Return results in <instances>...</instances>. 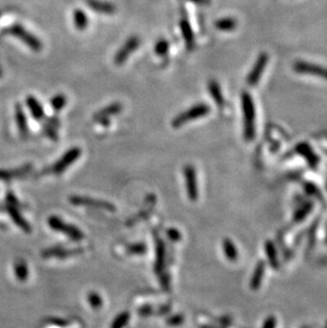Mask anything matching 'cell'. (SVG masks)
Wrapping results in <instances>:
<instances>
[{"label": "cell", "mask_w": 327, "mask_h": 328, "mask_svg": "<svg viewBox=\"0 0 327 328\" xmlns=\"http://www.w3.org/2000/svg\"><path fill=\"white\" fill-rule=\"evenodd\" d=\"M243 113V135L245 140H252L255 136V106L250 94L243 92L241 95Z\"/></svg>", "instance_id": "obj_1"}, {"label": "cell", "mask_w": 327, "mask_h": 328, "mask_svg": "<svg viewBox=\"0 0 327 328\" xmlns=\"http://www.w3.org/2000/svg\"><path fill=\"white\" fill-rule=\"evenodd\" d=\"M210 111V107L207 104L204 103H199L197 105H193L189 110L183 112L182 114L177 115V116L172 120V126L173 127H179L186 122L199 119L205 115H207Z\"/></svg>", "instance_id": "obj_2"}, {"label": "cell", "mask_w": 327, "mask_h": 328, "mask_svg": "<svg viewBox=\"0 0 327 328\" xmlns=\"http://www.w3.org/2000/svg\"><path fill=\"white\" fill-rule=\"evenodd\" d=\"M48 224L55 231L58 232H62L64 234H66L69 238H71L72 240L79 241L84 238L83 233H82L80 229L74 225L65 223L64 221H62L60 218L58 217H50L48 219Z\"/></svg>", "instance_id": "obj_3"}, {"label": "cell", "mask_w": 327, "mask_h": 328, "mask_svg": "<svg viewBox=\"0 0 327 328\" xmlns=\"http://www.w3.org/2000/svg\"><path fill=\"white\" fill-rule=\"evenodd\" d=\"M293 69L299 74L310 75V76H315V77L327 80V68L322 67L320 66V65L299 61L294 63Z\"/></svg>", "instance_id": "obj_4"}, {"label": "cell", "mask_w": 327, "mask_h": 328, "mask_svg": "<svg viewBox=\"0 0 327 328\" xmlns=\"http://www.w3.org/2000/svg\"><path fill=\"white\" fill-rule=\"evenodd\" d=\"M81 156V149L80 148H72L65 153L56 163L52 166L51 171L56 174L63 173L70 165Z\"/></svg>", "instance_id": "obj_5"}, {"label": "cell", "mask_w": 327, "mask_h": 328, "mask_svg": "<svg viewBox=\"0 0 327 328\" xmlns=\"http://www.w3.org/2000/svg\"><path fill=\"white\" fill-rule=\"evenodd\" d=\"M10 33L21 39L25 44H27L33 51H40L42 49V43L32 34H30L28 31H26L22 26L15 25L10 28Z\"/></svg>", "instance_id": "obj_6"}, {"label": "cell", "mask_w": 327, "mask_h": 328, "mask_svg": "<svg viewBox=\"0 0 327 328\" xmlns=\"http://www.w3.org/2000/svg\"><path fill=\"white\" fill-rule=\"evenodd\" d=\"M268 61H269V57L267 53H260L258 56L252 70L250 71L247 78V82L250 86H255L258 84V82L261 76H263V72L267 66Z\"/></svg>", "instance_id": "obj_7"}, {"label": "cell", "mask_w": 327, "mask_h": 328, "mask_svg": "<svg viewBox=\"0 0 327 328\" xmlns=\"http://www.w3.org/2000/svg\"><path fill=\"white\" fill-rule=\"evenodd\" d=\"M139 45H140V41L138 38L132 37V38L128 39L126 42L124 43V45L119 49L117 53L115 54L114 62H115V64H117V65H122L129 59V57L139 47Z\"/></svg>", "instance_id": "obj_8"}, {"label": "cell", "mask_w": 327, "mask_h": 328, "mask_svg": "<svg viewBox=\"0 0 327 328\" xmlns=\"http://www.w3.org/2000/svg\"><path fill=\"white\" fill-rule=\"evenodd\" d=\"M184 176H185V183H186V190H187L188 198L191 201H195L199 196V190H198L197 174H195L194 168L190 165H187L184 169Z\"/></svg>", "instance_id": "obj_9"}, {"label": "cell", "mask_w": 327, "mask_h": 328, "mask_svg": "<svg viewBox=\"0 0 327 328\" xmlns=\"http://www.w3.org/2000/svg\"><path fill=\"white\" fill-rule=\"evenodd\" d=\"M70 203L74 205H80V206H90V207L102 208V209H106L108 211L115 210V206H114L113 204H111L106 201L88 198V196H82V195L70 196Z\"/></svg>", "instance_id": "obj_10"}, {"label": "cell", "mask_w": 327, "mask_h": 328, "mask_svg": "<svg viewBox=\"0 0 327 328\" xmlns=\"http://www.w3.org/2000/svg\"><path fill=\"white\" fill-rule=\"evenodd\" d=\"M122 110V105L118 102H115V103H112L107 106H105L104 108L100 110L99 112H98L96 115H95V120L96 121H100V122H104V123H108L107 122V118L111 117V116H114V115H116L118 113H120Z\"/></svg>", "instance_id": "obj_11"}, {"label": "cell", "mask_w": 327, "mask_h": 328, "mask_svg": "<svg viewBox=\"0 0 327 328\" xmlns=\"http://www.w3.org/2000/svg\"><path fill=\"white\" fill-rule=\"evenodd\" d=\"M86 4L93 11H96L98 13L113 14L116 12L115 5L108 2H103V0H86Z\"/></svg>", "instance_id": "obj_12"}, {"label": "cell", "mask_w": 327, "mask_h": 328, "mask_svg": "<svg viewBox=\"0 0 327 328\" xmlns=\"http://www.w3.org/2000/svg\"><path fill=\"white\" fill-rule=\"evenodd\" d=\"M179 28H181L182 35L184 38L188 50H192V49L194 48V35H193L192 28L189 24V21L185 17L182 19L181 22H179Z\"/></svg>", "instance_id": "obj_13"}, {"label": "cell", "mask_w": 327, "mask_h": 328, "mask_svg": "<svg viewBox=\"0 0 327 328\" xmlns=\"http://www.w3.org/2000/svg\"><path fill=\"white\" fill-rule=\"evenodd\" d=\"M83 252L82 249H72V250H66L63 248H52L45 251L43 253V256L48 258V257H59V258H66L70 257L74 255H78Z\"/></svg>", "instance_id": "obj_14"}, {"label": "cell", "mask_w": 327, "mask_h": 328, "mask_svg": "<svg viewBox=\"0 0 327 328\" xmlns=\"http://www.w3.org/2000/svg\"><path fill=\"white\" fill-rule=\"evenodd\" d=\"M27 105L32 114V116H33L34 119L37 120H42L44 117H45V112H44V108L43 106L41 105V103L38 101L37 98L34 97H28L27 98Z\"/></svg>", "instance_id": "obj_15"}, {"label": "cell", "mask_w": 327, "mask_h": 328, "mask_svg": "<svg viewBox=\"0 0 327 328\" xmlns=\"http://www.w3.org/2000/svg\"><path fill=\"white\" fill-rule=\"evenodd\" d=\"M7 210H8V212H9V215L12 217V219H13V221L17 224L23 231H25V232H27V233H30L31 232V226H30V224L23 218V216L20 214V211L16 209L14 206H12V205H10V206H8L7 207Z\"/></svg>", "instance_id": "obj_16"}, {"label": "cell", "mask_w": 327, "mask_h": 328, "mask_svg": "<svg viewBox=\"0 0 327 328\" xmlns=\"http://www.w3.org/2000/svg\"><path fill=\"white\" fill-rule=\"evenodd\" d=\"M265 270H266L265 262L263 260H260L255 268V271L253 273L252 280H251V288L253 290H257L260 287L261 281H263V277L265 274Z\"/></svg>", "instance_id": "obj_17"}, {"label": "cell", "mask_w": 327, "mask_h": 328, "mask_svg": "<svg viewBox=\"0 0 327 328\" xmlns=\"http://www.w3.org/2000/svg\"><path fill=\"white\" fill-rule=\"evenodd\" d=\"M165 264V245L160 239L156 241V262H155V271L160 274Z\"/></svg>", "instance_id": "obj_18"}, {"label": "cell", "mask_w": 327, "mask_h": 328, "mask_svg": "<svg viewBox=\"0 0 327 328\" xmlns=\"http://www.w3.org/2000/svg\"><path fill=\"white\" fill-rule=\"evenodd\" d=\"M208 90L212 99L215 100L217 105L223 106L224 105V98L221 92V88L216 81H210L208 84Z\"/></svg>", "instance_id": "obj_19"}, {"label": "cell", "mask_w": 327, "mask_h": 328, "mask_svg": "<svg viewBox=\"0 0 327 328\" xmlns=\"http://www.w3.org/2000/svg\"><path fill=\"white\" fill-rule=\"evenodd\" d=\"M298 152L300 153V154H302V155H304L307 159L306 160H308V162H309V165L310 166H316L317 163H318V156L313 152V150H312V148H310L308 144H306V143H301V144H299L298 145Z\"/></svg>", "instance_id": "obj_20"}, {"label": "cell", "mask_w": 327, "mask_h": 328, "mask_svg": "<svg viewBox=\"0 0 327 328\" xmlns=\"http://www.w3.org/2000/svg\"><path fill=\"white\" fill-rule=\"evenodd\" d=\"M74 24L78 30H84L88 26V17L84 11L80 9L75 10L74 12Z\"/></svg>", "instance_id": "obj_21"}, {"label": "cell", "mask_w": 327, "mask_h": 328, "mask_svg": "<svg viewBox=\"0 0 327 328\" xmlns=\"http://www.w3.org/2000/svg\"><path fill=\"white\" fill-rule=\"evenodd\" d=\"M15 117H16V122H17L19 130L21 131V133L23 135H25L28 132V122H27V118L25 116V113H24L21 105L16 106Z\"/></svg>", "instance_id": "obj_22"}, {"label": "cell", "mask_w": 327, "mask_h": 328, "mask_svg": "<svg viewBox=\"0 0 327 328\" xmlns=\"http://www.w3.org/2000/svg\"><path fill=\"white\" fill-rule=\"evenodd\" d=\"M31 170V166H25L15 170H0V179H11L26 174Z\"/></svg>", "instance_id": "obj_23"}, {"label": "cell", "mask_w": 327, "mask_h": 328, "mask_svg": "<svg viewBox=\"0 0 327 328\" xmlns=\"http://www.w3.org/2000/svg\"><path fill=\"white\" fill-rule=\"evenodd\" d=\"M223 250L225 253V256L227 257L228 260L231 261H235L238 257V253L236 250V247L234 245L233 241H231L230 239H225L223 241Z\"/></svg>", "instance_id": "obj_24"}, {"label": "cell", "mask_w": 327, "mask_h": 328, "mask_svg": "<svg viewBox=\"0 0 327 328\" xmlns=\"http://www.w3.org/2000/svg\"><path fill=\"white\" fill-rule=\"evenodd\" d=\"M215 26L220 31H232L237 27V22L234 19L226 17L217 21Z\"/></svg>", "instance_id": "obj_25"}, {"label": "cell", "mask_w": 327, "mask_h": 328, "mask_svg": "<svg viewBox=\"0 0 327 328\" xmlns=\"http://www.w3.org/2000/svg\"><path fill=\"white\" fill-rule=\"evenodd\" d=\"M15 275L17 277V280L24 282L27 280L29 271H28V266L24 260H20L15 264Z\"/></svg>", "instance_id": "obj_26"}, {"label": "cell", "mask_w": 327, "mask_h": 328, "mask_svg": "<svg viewBox=\"0 0 327 328\" xmlns=\"http://www.w3.org/2000/svg\"><path fill=\"white\" fill-rule=\"evenodd\" d=\"M266 252H267V256L268 259L270 261V264L273 268L279 269V259H277V254H276V250L274 244L271 241H268L266 243Z\"/></svg>", "instance_id": "obj_27"}, {"label": "cell", "mask_w": 327, "mask_h": 328, "mask_svg": "<svg viewBox=\"0 0 327 328\" xmlns=\"http://www.w3.org/2000/svg\"><path fill=\"white\" fill-rule=\"evenodd\" d=\"M66 102H67V99L66 97H65L64 95L62 94H59V95H56L52 99L50 100V104L52 106V108L56 111V112H60L64 108V106L66 105Z\"/></svg>", "instance_id": "obj_28"}, {"label": "cell", "mask_w": 327, "mask_h": 328, "mask_svg": "<svg viewBox=\"0 0 327 328\" xmlns=\"http://www.w3.org/2000/svg\"><path fill=\"white\" fill-rule=\"evenodd\" d=\"M312 209H313V204H312V203H306V204H304V205L296 212V215H294V221H297V222L303 221V220L309 215V212L312 211Z\"/></svg>", "instance_id": "obj_29"}, {"label": "cell", "mask_w": 327, "mask_h": 328, "mask_svg": "<svg viewBox=\"0 0 327 328\" xmlns=\"http://www.w3.org/2000/svg\"><path fill=\"white\" fill-rule=\"evenodd\" d=\"M129 320H130V314L124 311V313L120 314L119 316L116 317L115 320H114L111 328H123L128 324Z\"/></svg>", "instance_id": "obj_30"}, {"label": "cell", "mask_w": 327, "mask_h": 328, "mask_svg": "<svg viewBox=\"0 0 327 328\" xmlns=\"http://www.w3.org/2000/svg\"><path fill=\"white\" fill-rule=\"evenodd\" d=\"M154 50H155V53L157 56H160V57L166 56L169 51V43L166 40H159L155 44Z\"/></svg>", "instance_id": "obj_31"}, {"label": "cell", "mask_w": 327, "mask_h": 328, "mask_svg": "<svg viewBox=\"0 0 327 328\" xmlns=\"http://www.w3.org/2000/svg\"><path fill=\"white\" fill-rule=\"evenodd\" d=\"M128 254H134V255H143L147 252V247L143 243H134L131 244L126 248Z\"/></svg>", "instance_id": "obj_32"}, {"label": "cell", "mask_w": 327, "mask_h": 328, "mask_svg": "<svg viewBox=\"0 0 327 328\" xmlns=\"http://www.w3.org/2000/svg\"><path fill=\"white\" fill-rule=\"evenodd\" d=\"M88 302L90 306L95 309H99L102 306V299L100 298V295L95 292H90L88 294Z\"/></svg>", "instance_id": "obj_33"}, {"label": "cell", "mask_w": 327, "mask_h": 328, "mask_svg": "<svg viewBox=\"0 0 327 328\" xmlns=\"http://www.w3.org/2000/svg\"><path fill=\"white\" fill-rule=\"evenodd\" d=\"M183 322H184V317L181 316V315L173 316V317H171V318L167 321V323H168L169 325H171V326H178V325L183 324Z\"/></svg>", "instance_id": "obj_34"}, {"label": "cell", "mask_w": 327, "mask_h": 328, "mask_svg": "<svg viewBox=\"0 0 327 328\" xmlns=\"http://www.w3.org/2000/svg\"><path fill=\"white\" fill-rule=\"evenodd\" d=\"M167 235H168L169 239H171L173 241H177V240L181 239V234H179V232L175 228L169 229V231L167 232Z\"/></svg>", "instance_id": "obj_35"}, {"label": "cell", "mask_w": 327, "mask_h": 328, "mask_svg": "<svg viewBox=\"0 0 327 328\" xmlns=\"http://www.w3.org/2000/svg\"><path fill=\"white\" fill-rule=\"evenodd\" d=\"M275 327H276V319L274 317L268 318L263 325V328H275Z\"/></svg>", "instance_id": "obj_36"}, {"label": "cell", "mask_w": 327, "mask_h": 328, "mask_svg": "<svg viewBox=\"0 0 327 328\" xmlns=\"http://www.w3.org/2000/svg\"><path fill=\"white\" fill-rule=\"evenodd\" d=\"M153 313V309H152V307H150V306H144V307H142V308H140L139 309V315L140 316H149V315H151Z\"/></svg>", "instance_id": "obj_37"}, {"label": "cell", "mask_w": 327, "mask_h": 328, "mask_svg": "<svg viewBox=\"0 0 327 328\" xmlns=\"http://www.w3.org/2000/svg\"><path fill=\"white\" fill-rule=\"evenodd\" d=\"M46 133H47V135L50 137V138H52V139H57L58 137H57V133H56V131L52 129V126H48V127H46Z\"/></svg>", "instance_id": "obj_38"}, {"label": "cell", "mask_w": 327, "mask_h": 328, "mask_svg": "<svg viewBox=\"0 0 327 328\" xmlns=\"http://www.w3.org/2000/svg\"><path fill=\"white\" fill-rule=\"evenodd\" d=\"M189 2L199 6H207L211 3V0H189Z\"/></svg>", "instance_id": "obj_39"}, {"label": "cell", "mask_w": 327, "mask_h": 328, "mask_svg": "<svg viewBox=\"0 0 327 328\" xmlns=\"http://www.w3.org/2000/svg\"><path fill=\"white\" fill-rule=\"evenodd\" d=\"M51 323H52V324H57V325H59V326H66V325L68 324V322H66V321H64V320H56V319L51 320Z\"/></svg>", "instance_id": "obj_40"}, {"label": "cell", "mask_w": 327, "mask_h": 328, "mask_svg": "<svg viewBox=\"0 0 327 328\" xmlns=\"http://www.w3.org/2000/svg\"><path fill=\"white\" fill-rule=\"evenodd\" d=\"M325 328H327V324H326V326H325Z\"/></svg>", "instance_id": "obj_41"}]
</instances>
